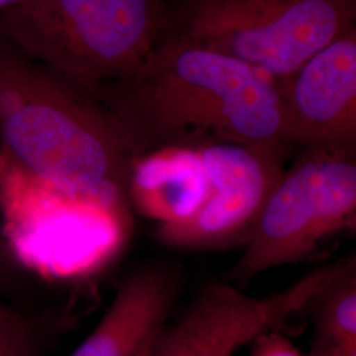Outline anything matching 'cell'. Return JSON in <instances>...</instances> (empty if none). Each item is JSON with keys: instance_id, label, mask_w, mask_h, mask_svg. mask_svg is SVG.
Segmentation results:
<instances>
[{"instance_id": "6da1fadb", "label": "cell", "mask_w": 356, "mask_h": 356, "mask_svg": "<svg viewBox=\"0 0 356 356\" xmlns=\"http://www.w3.org/2000/svg\"><path fill=\"white\" fill-rule=\"evenodd\" d=\"M95 94L124 128L136 160L207 140L291 148L279 79L172 33L132 76Z\"/></svg>"}, {"instance_id": "7a4b0ae2", "label": "cell", "mask_w": 356, "mask_h": 356, "mask_svg": "<svg viewBox=\"0 0 356 356\" xmlns=\"http://www.w3.org/2000/svg\"><path fill=\"white\" fill-rule=\"evenodd\" d=\"M0 139L15 165L67 195L124 210L136 157L98 95L0 36Z\"/></svg>"}, {"instance_id": "3957f363", "label": "cell", "mask_w": 356, "mask_h": 356, "mask_svg": "<svg viewBox=\"0 0 356 356\" xmlns=\"http://www.w3.org/2000/svg\"><path fill=\"white\" fill-rule=\"evenodd\" d=\"M170 26L165 0H23L0 36L97 92L132 76Z\"/></svg>"}, {"instance_id": "277c9868", "label": "cell", "mask_w": 356, "mask_h": 356, "mask_svg": "<svg viewBox=\"0 0 356 356\" xmlns=\"http://www.w3.org/2000/svg\"><path fill=\"white\" fill-rule=\"evenodd\" d=\"M355 22L356 0H181L168 33L282 79Z\"/></svg>"}, {"instance_id": "5b68a950", "label": "cell", "mask_w": 356, "mask_h": 356, "mask_svg": "<svg viewBox=\"0 0 356 356\" xmlns=\"http://www.w3.org/2000/svg\"><path fill=\"white\" fill-rule=\"evenodd\" d=\"M298 153L229 270L234 280H252L273 268L300 263L325 241L355 227L356 157Z\"/></svg>"}, {"instance_id": "8992f818", "label": "cell", "mask_w": 356, "mask_h": 356, "mask_svg": "<svg viewBox=\"0 0 356 356\" xmlns=\"http://www.w3.org/2000/svg\"><path fill=\"white\" fill-rule=\"evenodd\" d=\"M193 148L207 179L204 204L184 220L160 225L157 238L193 251L244 247L292 149L225 140L204 141Z\"/></svg>"}, {"instance_id": "52a82bcc", "label": "cell", "mask_w": 356, "mask_h": 356, "mask_svg": "<svg viewBox=\"0 0 356 356\" xmlns=\"http://www.w3.org/2000/svg\"><path fill=\"white\" fill-rule=\"evenodd\" d=\"M347 261L348 257L309 272L266 297L248 296L229 284L207 285L177 322L166 325L148 356H235L257 335L309 309Z\"/></svg>"}, {"instance_id": "ba28073f", "label": "cell", "mask_w": 356, "mask_h": 356, "mask_svg": "<svg viewBox=\"0 0 356 356\" xmlns=\"http://www.w3.org/2000/svg\"><path fill=\"white\" fill-rule=\"evenodd\" d=\"M279 82L292 149L356 157V28Z\"/></svg>"}, {"instance_id": "9c48e42d", "label": "cell", "mask_w": 356, "mask_h": 356, "mask_svg": "<svg viewBox=\"0 0 356 356\" xmlns=\"http://www.w3.org/2000/svg\"><path fill=\"white\" fill-rule=\"evenodd\" d=\"M170 266H148L123 281L102 319L70 356H148L182 288Z\"/></svg>"}, {"instance_id": "30bf717a", "label": "cell", "mask_w": 356, "mask_h": 356, "mask_svg": "<svg viewBox=\"0 0 356 356\" xmlns=\"http://www.w3.org/2000/svg\"><path fill=\"white\" fill-rule=\"evenodd\" d=\"M207 179L194 148H166L135 161L128 197L143 216L169 225L204 204Z\"/></svg>"}, {"instance_id": "8fae6325", "label": "cell", "mask_w": 356, "mask_h": 356, "mask_svg": "<svg viewBox=\"0 0 356 356\" xmlns=\"http://www.w3.org/2000/svg\"><path fill=\"white\" fill-rule=\"evenodd\" d=\"M309 307L316 325L314 341L356 343V260L346 267L313 298Z\"/></svg>"}, {"instance_id": "7c38bea8", "label": "cell", "mask_w": 356, "mask_h": 356, "mask_svg": "<svg viewBox=\"0 0 356 356\" xmlns=\"http://www.w3.org/2000/svg\"><path fill=\"white\" fill-rule=\"evenodd\" d=\"M41 342L38 323L7 306L0 305V343L11 344L28 356H35Z\"/></svg>"}, {"instance_id": "4fadbf2b", "label": "cell", "mask_w": 356, "mask_h": 356, "mask_svg": "<svg viewBox=\"0 0 356 356\" xmlns=\"http://www.w3.org/2000/svg\"><path fill=\"white\" fill-rule=\"evenodd\" d=\"M20 276V261L6 232L0 186V291H10L16 284H19Z\"/></svg>"}, {"instance_id": "5bb4252c", "label": "cell", "mask_w": 356, "mask_h": 356, "mask_svg": "<svg viewBox=\"0 0 356 356\" xmlns=\"http://www.w3.org/2000/svg\"><path fill=\"white\" fill-rule=\"evenodd\" d=\"M251 343L254 347L250 356H305L277 329L257 335Z\"/></svg>"}, {"instance_id": "9a60e30c", "label": "cell", "mask_w": 356, "mask_h": 356, "mask_svg": "<svg viewBox=\"0 0 356 356\" xmlns=\"http://www.w3.org/2000/svg\"><path fill=\"white\" fill-rule=\"evenodd\" d=\"M309 356H356V343L314 341Z\"/></svg>"}, {"instance_id": "2e32d148", "label": "cell", "mask_w": 356, "mask_h": 356, "mask_svg": "<svg viewBox=\"0 0 356 356\" xmlns=\"http://www.w3.org/2000/svg\"><path fill=\"white\" fill-rule=\"evenodd\" d=\"M0 356H28L11 344L0 343Z\"/></svg>"}, {"instance_id": "e0dca14e", "label": "cell", "mask_w": 356, "mask_h": 356, "mask_svg": "<svg viewBox=\"0 0 356 356\" xmlns=\"http://www.w3.org/2000/svg\"><path fill=\"white\" fill-rule=\"evenodd\" d=\"M23 0H0V11L3 10H7V8H11L13 6L22 3Z\"/></svg>"}]
</instances>
